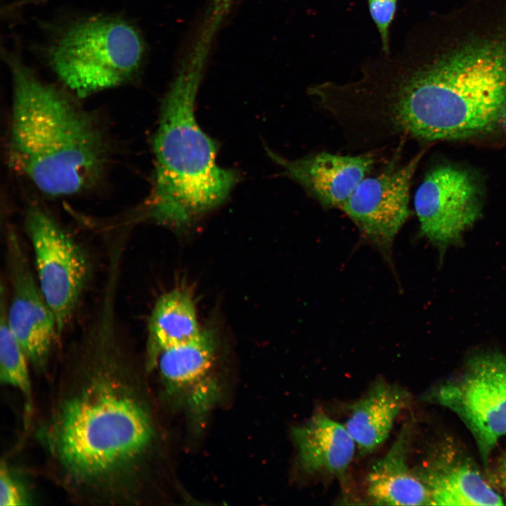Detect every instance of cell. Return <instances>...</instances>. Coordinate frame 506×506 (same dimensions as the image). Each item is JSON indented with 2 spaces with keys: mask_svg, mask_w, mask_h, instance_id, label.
<instances>
[{
  "mask_svg": "<svg viewBox=\"0 0 506 506\" xmlns=\"http://www.w3.org/2000/svg\"><path fill=\"white\" fill-rule=\"evenodd\" d=\"M102 287L66 346L37 439L51 478L77 503L141 502L156 439L142 368L118 311Z\"/></svg>",
  "mask_w": 506,
  "mask_h": 506,
  "instance_id": "6da1fadb",
  "label": "cell"
},
{
  "mask_svg": "<svg viewBox=\"0 0 506 506\" xmlns=\"http://www.w3.org/2000/svg\"><path fill=\"white\" fill-rule=\"evenodd\" d=\"M424 56L405 44L344 84L343 116L362 146L506 134V38H472Z\"/></svg>",
  "mask_w": 506,
  "mask_h": 506,
  "instance_id": "7a4b0ae2",
  "label": "cell"
},
{
  "mask_svg": "<svg viewBox=\"0 0 506 506\" xmlns=\"http://www.w3.org/2000/svg\"><path fill=\"white\" fill-rule=\"evenodd\" d=\"M8 155L12 167L52 197L86 190L100 177L108 143L96 117L14 54Z\"/></svg>",
  "mask_w": 506,
  "mask_h": 506,
  "instance_id": "3957f363",
  "label": "cell"
},
{
  "mask_svg": "<svg viewBox=\"0 0 506 506\" xmlns=\"http://www.w3.org/2000/svg\"><path fill=\"white\" fill-rule=\"evenodd\" d=\"M201 69L199 63L185 66L162 100L153 186L134 221L187 228L223 203L239 181L235 170L217 165L216 145L196 121Z\"/></svg>",
  "mask_w": 506,
  "mask_h": 506,
  "instance_id": "277c9868",
  "label": "cell"
},
{
  "mask_svg": "<svg viewBox=\"0 0 506 506\" xmlns=\"http://www.w3.org/2000/svg\"><path fill=\"white\" fill-rule=\"evenodd\" d=\"M145 56V40L134 24L101 14L70 22L46 50L53 72L79 98L129 82L141 72Z\"/></svg>",
  "mask_w": 506,
  "mask_h": 506,
  "instance_id": "5b68a950",
  "label": "cell"
},
{
  "mask_svg": "<svg viewBox=\"0 0 506 506\" xmlns=\"http://www.w3.org/2000/svg\"><path fill=\"white\" fill-rule=\"evenodd\" d=\"M429 398L465 424L487 469L491 453L506 435V354L473 356L458 375L434 388Z\"/></svg>",
  "mask_w": 506,
  "mask_h": 506,
  "instance_id": "8992f818",
  "label": "cell"
},
{
  "mask_svg": "<svg viewBox=\"0 0 506 506\" xmlns=\"http://www.w3.org/2000/svg\"><path fill=\"white\" fill-rule=\"evenodd\" d=\"M24 227L33 249L39 287L60 336L77 309L92 273L89 254L45 209L30 207Z\"/></svg>",
  "mask_w": 506,
  "mask_h": 506,
  "instance_id": "52a82bcc",
  "label": "cell"
},
{
  "mask_svg": "<svg viewBox=\"0 0 506 506\" xmlns=\"http://www.w3.org/2000/svg\"><path fill=\"white\" fill-rule=\"evenodd\" d=\"M6 264L11 288L7 304L1 284V308L12 334L38 373L46 372L59 335L56 319L39 287L17 233L6 235Z\"/></svg>",
  "mask_w": 506,
  "mask_h": 506,
  "instance_id": "ba28073f",
  "label": "cell"
},
{
  "mask_svg": "<svg viewBox=\"0 0 506 506\" xmlns=\"http://www.w3.org/2000/svg\"><path fill=\"white\" fill-rule=\"evenodd\" d=\"M414 207L422 235L442 253L459 242L481 216V186L470 171L440 164L425 174Z\"/></svg>",
  "mask_w": 506,
  "mask_h": 506,
  "instance_id": "9c48e42d",
  "label": "cell"
},
{
  "mask_svg": "<svg viewBox=\"0 0 506 506\" xmlns=\"http://www.w3.org/2000/svg\"><path fill=\"white\" fill-rule=\"evenodd\" d=\"M422 157L420 153L405 163L393 157L377 174L366 176L340 208L386 258L410 214L411 181Z\"/></svg>",
  "mask_w": 506,
  "mask_h": 506,
  "instance_id": "30bf717a",
  "label": "cell"
},
{
  "mask_svg": "<svg viewBox=\"0 0 506 506\" xmlns=\"http://www.w3.org/2000/svg\"><path fill=\"white\" fill-rule=\"evenodd\" d=\"M215 350L213 332L202 330L195 339L160 352L153 367L166 395L198 422L219 398V385L213 374Z\"/></svg>",
  "mask_w": 506,
  "mask_h": 506,
  "instance_id": "8fae6325",
  "label": "cell"
},
{
  "mask_svg": "<svg viewBox=\"0 0 506 506\" xmlns=\"http://www.w3.org/2000/svg\"><path fill=\"white\" fill-rule=\"evenodd\" d=\"M268 153L283 174L327 209H340L375 162L371 153L342 155L320 152L294 160L269 150Z\"/></svg>",
  "mask_w": 506,
  "mask_h": 506,
  "instance_id": "7c38bea8",
  "label": "cell"
},
{
  "mask_svg": "<svg viewBox=\"0 0 506 506\" xmlns=\"http://www.w3.org/2000/svg\"><path fill=\"white\" fill-rule=\"evenodd\" d=\"M415 473L432 505H502L504 498L471 458L448 439L432 450Z\"/></svg>",
  "mask_w": 506,
  "mask_h": 506,
  "instance_id": "4fadbf2b",
  "label": "cell"
},
{
  "mask_svg": "<svg viewBox=\"0 0 506 506\" xmlns=\"http://www.w3.org/2000/svg\"><path fill=\"white\" fill-rule=\"evenodd\" d=\"M292 436L299 466L310 474L344 475L357 448L344 424L320 412L294 427Z\"/></svg>",
  "mask_w": 506,
  "mask_h": 506,
  "instance_id": "5bb4252c",
  "label": "cell"
},
{
  "mask_svg": "<svg viewBox=\"0 0 506 506\" xmlns=\"http://www.w3.org/2000/svg\"><path fill=\"white\" fill-rule=\"evenodd\" d=\"M409 427H403L387 453L371 467L366 493L375 505H432L429 493L408 462Z\"/></svg>",
  "mask_w": 506,
  "mask_h": 506,
  "instance_id": "9a60e30c",
  "label": "cell"
},
{
  "mask_svg": "<svg viewBox=\"0 0 506 506\" xmlns=\"http://www.w3.org/2000/svg\"><path fill=\"white\" fill-rule=\"evenodd\" d=\"M410 394L398 384L377 379L352 406L344 426L363 453L375 450L389 437Z\"/></svg>",
  "mask_w": 506,
  "mask_h": 506,
  "instance_id": "2e32d148",
  "label": "cell"
},
{
  "mask_svg": "<svg viewBox=\"0 0 506 506\" xmlns=\"http://www.w3.org/2000/svg\"><path fill=\"white\" fill-rule=\"evenodd\" d=\"M147 330L145 363L150 371L163 350L190 342L202 332L190 292L176 287L159 297L150 315Z\"/></svg>",
  "mask_w": 506,
  "mask_h": 506,
  "instance_id": "e0dca14e",
  "label": "cell"
},
{
  "mask_svg": "<svg viewBox=\"0 0 506 506\" xmlns=\"http://www.w3.org/2000/svg\"><path fill=\"white\" fill-rule=\"evenodd\" d=\"M30 362L21 346L8 327L4 310L0 318V381L17 389L24 400L27 420L33 407Z\"/></svg>",
  "mask_w": 506,
  "mask_h": 506,
  "instance_id": "ac0fdd59",
  "label": "cell"
},
{
  "mask_svg": "<svg viewBox=\"0 0 506 506\" xmlns=\"http://www.w3.org/2000/svg\"><path fill=\"white\" fill-rule=\"evenodd\" d=\"M33 504V497L22 476L6 461L0 467V505L22 506Z\"/></svg>",
  "mask_w": 506,
  "mask_h": 506,
  "instance_id": "d6986e66",
  "label": "cell"
},
{
  "mask_svg": "<svg viewBox=\"0 0 506 506\" xmlns=\"http://www.w3.org/2000/svg\"><path fill=\"white\" fill-rule=\"evenodd\" d=\"M397 0H368L371 17L379 31L382 41V51H390L389 27L394 18Z\"/></svg>",
  "mask_w": 506,
  "mask_h": 506,
  "instance_id": "ffe728a7",
  "label": "cell"
},
{
  "mask_svg": "<svg viewBox=\"0 0 506 506\" xmlns=\"http://www.w3.org/2000/svg\"><path fill=\"white\" fill-rule=\"evenodd\" d=\"M492 481L506 500V454L497 462L492 472Z\"/></svg>",
  "mask_w": 506,
  "mask_h": 506,
  "instance_id": "44dd1931",
  "label": "cell"
}]
</instances>
